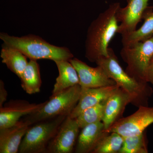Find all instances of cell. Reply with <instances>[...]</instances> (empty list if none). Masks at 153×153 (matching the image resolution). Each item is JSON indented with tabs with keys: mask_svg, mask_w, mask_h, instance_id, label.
Masks as SVG:
<instances>
[{
	"mask_svg": "<svg viewBox=\"0 0 153 153\" xmlns=\"http://www.w3.org/2000/svg\"><path fill=\"white\" fill-rule=\"evenodd\" d=\"M67 117L60 116L52 119L40 122L33 126H30L22 140L19 152L46 153L49 143Z\"/></svg>",
	"mask_w": 153,
	"mask_h": 153,
	"instance_id": "cell-5",
	"label": "cell"
},
{
	"mask_svg": "<svg viewBox=\"0 0 153 153\" xmlns=\"http://www.w3.org/2000/svg\"><path fill=\"white\" fill-rule=\"evenodd\" d=\"M120 3H112L99 15L88 29L85 43V57L96 63L100 57L108 55V45L117 33L119 25L116 14Z\"/></svg>",
	"mask_w": 153,
	"mask_h": 153,
	"instance_id": "cell-1",
	"label": "cell"
},
{
	"mask_svg": "<svg viewBox=\"0 0 153 153\" xmlns=\"http://www.w3.org/2000/svg\"><path fill=\"white\" fill-rule=\"evenodd\" d=\"M20 79L22 87L26 93L33 94L40 92L42 81L37 60H30Z\"/></svg>",
	"mask_w": 153,
	"mask_h": 153,
	"instance_id": "cell-19",
	"label": "cell"
},
{
	"mask_svg": "<svg viewBox=\"0 0 153 153\" xmlns=\"http://www.w3.org/2000/svg\"><path fill=\"white\" fill-rule=\"evenodd\" d=\"M105 100L85 109L75 118L80 128L91 124L102 121Z\"/></svg>",
	"mask_w": 153,
	"mask_h": 153,
	"instance_id": "cell-22",
	"label": "cell"
},
{
	"mask_svg": "<svg viewBox=\"0 0 153 153\" xmlns=\"http://www.w3.org/2000/svg\"><path fill=\"white\" fill-rule=\"evenodd\" d=\"M46 101L30 103L24 100H11L0 108V129L14 125L20 118L33 114L41 109Z\"/></svg>",
	"mask_w": 153,
	"mask_h": 153,
	"instance_id": "cell-11",
	"label": "cell"
},
{
	"mask_svg": "<svg viewBox=\"0 0 153 153\" xmlns=\"http://www.w3.org/2000/svg\"><path fill=\"white\" fill-rule=\"evenodd\" d=\"M7 92L3 80H0V108L4 106L7 97Z\"/></svg>",
	"mask_w": 153,
	"mask_h": 153,
	"instance_id": "cell-23",
	"label": "cell"
},
{
	"mask_svg": "<svg viewBox=\"0 0 153 153\" xmlns=\"http://www.w3.org/2000/svg\"><path fill=\"white\" fill-rule=\"evenodd\" d=\"M81 91V86L77 84L52 94L41 109L33 114L27 116L25 119L29 120L33 125L60 116H68L78 103Z\"/></svg>",
	"mask_w": 153,
	"mask_h": 153,
	"instance_id": "cell-4",
	"label": "cell"
},
{
	"mask_svg": "<svg viewBox=\"0 0 153 153\" xmlns=\"http://www.w3.org/2000/svg\"><path fill=\"white\" fill-rule=\"evenodd\" d=\"M153 123V107L142 106L134 113L123 117L105 131L116 132L123 137L139 134Z\"/></svg>",
	"mask_w": 153,
	"mask_h": 153,
	"instance_id": "cell-7",
	"label": "cell"
},
{
	"mask_svg": "<svg viewBox=\"0 0 153 153\" xmlns=\"http://www.w3.org/2000/svg\"><path fill=\"white\" fill-rule=\"evenodd\" d=\"M2 62L19 78L21 76L28 62L27 57L18 49L3 44L1 52Z\"/></svg>",
	"mask_w": 153,
	"mask_h": 153,
	"instance_id": "cell-18",
	"label": "cell"
},
{
	"mask_svg": "<svg viewBox=\"0 0 153 153\" xmlns=\"http://www.w3.org/2000/svg\"><path fill=\"white\" fill-rule=\"evenodd\" d=\"M147 153V142L144 131L139 134L124 137L123 145L119 153Z\"/></svg>",
	"mask_w": 153,
	"mask_h": 153,
	"instance_id": "cell-21",
	"label": "cell"
},
{
	"mask_svg": "<svg viewBox=\"0 0 153 153\" xmlns=\"http://www.w3.org/2000/svg\"><path fill=\"white\" fill-rule=\"evenodd\" d=\"M0 38L4 42V45L18 49L30 60L49 59L54 61H69L74 57L68 48L52 45L35 35L18 37L1 33Z\"/></svg>",
	"mask_w": 153,
	"mask_h": 153,
	"instance_id": "cell-3",
	"label": "cell"
},
{
	"mask_svg": "<svg viewBox=\"0 0 153 153\" xmlns=\"http://www.w3.org/2000/svg\"><path fill=\"white\" fill-rule=\"evenodd\" d=\"M79 134L75 152L92 153L102 138L108 133L105 130L102 122L85 126Z\"/></svg>",
	"mask_w": 153,
	"mask_h": 153,
	"instance_id": "cell-15",
	"label": "cell"
},
{
	"mask_svg": "<svg viewBox=\"0 0 153 153\" xmlns=\"http://www.w3.org/2000/svg\"><path fill=\"white\" fill-rule=\"evenodd\" d=\"M76 69L82 88H95L117 85L114 80L107 75L100 66L92 67L84 62L73 57L69 60Z\"/></svg>",
	"mask_w": 153,
	"mask_h": 153,
	"instance_id": "cell-10",
	"label": "cell"
},
{
	"mask_svg": "<svg viewBox=\"0 0 153 153\" xmlns=\"http://www.w3.org/2000/svg\"><path fill=\"white\" fill-rule=\"evenodd\" d=\"M59 71V75L52 90V94L79 84V78L75 68L68 60L54 61Z\"/></svg>",
	"mask_w": 153,
	"mask_h": 153,
	"instance_id": "cell-16",
	"label": "cell"
},
{
	"mask_svg": "<svg viewBox=\"0 0 153 153\" xmlns=\"http://www.w3.org/2000/svg\"><path fill=\"white\" fill-rule=\"evenodd\" d=\"M152 7H153V5Z\"/></svg>",
	"mask_w": 153,
	"mask_h": 153,
	"instance_id": "cell-25",
	"label": "cell"
},
{
	"mask_svg": "<svg viewBox=\"0 0 153 153\" xmlns=\"http://www.w3.org/2000/svg\"><path fill=\"white\" fill-rule=\"evenodd\" d=\"M124 137L116 132L108 133L98 143L92 153H119L123 145Z\"/></svg>",
	"mask_w": 153,
	"mask_h": 153,
	"instance_id": "cell-20",
	"label": "cell"
},
{
	"mask_svg": "<svg viewBox=\"0 0 153 153\" xmlns=\"http://www.w3.org/2000/svg\"><path fill=\"white\" fill-rule=\"evenodd\" d=\"M153 8L148 7L143 15L144 20L142 26L138 29L121 35L123 47H128L139 42H143L153 36Z\"/></svg>",
	"mask_w": 153,
	"mask_h": 153,
	"instance_id": "cell-17",
	"label": "cell"
},
{
	"mask_svg": "<svg viewBox=\"0 0 153 153\" xmlns=\"http://www.w3.org/2000/svg\"><path fill=\"white\" fill-rule=\"evenodd\" d=\"M108 55L99 58L96 62L110 78L114 80L120 88L124 91L131 98V103L139 108L149 106V100L153 93L149 82L138 81L124 70L113 49L108 48Z\"/></svg>",
	"mask_w": 153,
	"mask_h": 153,
	"instance_id": "cell-2",
	"label": "cell"
},
{
	"mask_svg": "<svg viewBox=\"0 0 153 153\" xmlns=\"http://www.w3.org/2000/svg\"><path fill=\"white\" fill-rule=\"evenodd\" d=\"M147 78L148 82H150L153 85V56L148 67Z\"/></svg>",
	"mask_w": 153,
	"mask_h": 153,
	"instance_id": "cell-24",
	"label": "cell"
},
{
	"mask_svg": "<svg viewBox=\"0 0 153 153\" xmlns=\"http://www.w3.org/2000/svg\"><path fill=\"white\" fill-rule=\"evenodd\" d=\"M120 54L127 64L126 72L140 82H148V68L153 56V36L143 42L123 47Z\"/></svg>",
	"mask_w": 153,
	"mask_h": 153,
	"instance_id": "cell-6",
	"label": "cell"
},
{
	"mask_svg": "<svg viewBox=\"0 0 153 153\" xmlns=\"http://www.w3.org/2000/svg\"><path fill=\"white\" fill-rule=\"evenodd\" d=\"M149 0H126L124 7L117 10L116 17L119 25L117 33L121 35L137 30L138 24L143 19V15L148 7Z\"/></svg>",
	"mask_w": 153,
	"mask_h": 153,
	"instance_id": "cell-9",
	"label": "cell"
},
{
	"mask_svg": "<svg viewBox=\"0 0 153 153\" xmlns=\"http://www.w3.org/2000/svg\"><path fill=\"white\" fill-rule=\"evenodd\" d=\"M118 87L117 85H115L95 88L81 87L79 101L69 116L72 118H76L85 109L106 100Z\"/></svg>",
	"mask_w": 153,
	"mask_h": 153,
	"instance_id": "cell-14",
	"label": "cell"
},
{
	"mask_svg": "<svg viewBox=\"0 0 153 153\" xmlns=\"http://www.w3.org/2000/svg\"><path fill=\"white\" fill-rule=\"evenodd\" d=\"M79 129L76 119L67 116L49 143L46 153H72L79 135Z\"/></svg>",
	"mask_w": 153,
	"mask_h": 153,
	"instance_id": "cell-8",
	"label": "cell"
},
{
	"mask_svg": "<svg viewBox=\"0 0 153 153\" xmlns=\"http://www.w3.org/2000/svg\"><path fill=\"white\" fill-rule=\"evenodd\" d=\"M129 96L118 87L109 96L105 103L104 114L102 122L106 131L123 115L127 105L131 103Z\"/></svg>",
	"mask_w": 153,
	"mask_h": 153,
	"instance_id": "cell-12",
	"label": "cell"
},
{
	"mask_svg": "<svg viewBox=\"0 0 153 153\" xmlns=\"http://www.w3.org/2000/svg\"><path fill=\"white\" fill-rule=\"evenodd\" d=\"M32 124L29 120L19 121L14 125L0 129V153H17L23 138Z\"/></svg>",
	"mask_w": 153,
	"mask_h": 153,
	"instance_id": "cell-13",
	"label": "cell"
}]
</instances>
